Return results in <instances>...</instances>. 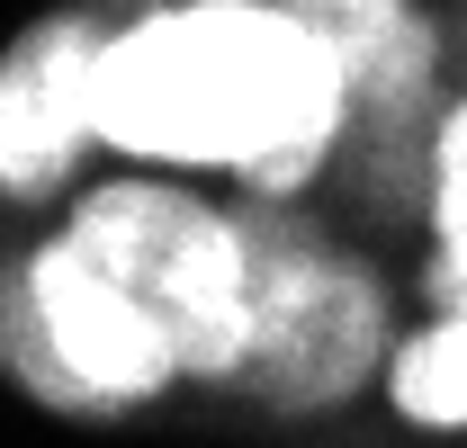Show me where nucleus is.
<instances>
[{
    "label": "nucleus",
    "mask_w": 467,
    "mask_h": 448,
    "mask_svg": "<svg viewBox=\"0 0 467 448\" xmlns=\"http://www.w3.org/2000/svg\"><path fill=\"white\" fill-rule=\"evenodd\" d=\"M117 18L72 9L27 27L0 55V188L9 198H46L72 153L99 135V55H109Z\"/></svg>",
    "instance_id": "nucleus-5"
},
{
    "label": "nucleus",
    "mask_w": 467,
    "mask_h": 448,
    "mask_svg": "<svg viewBox=\"0 0 467 448\" xmlns=\"http://www.w3.org/2000/svg\"><path fill=\"white\" fill-rule=\"evenodd\" d=\"M431 216H441V270L467 279V99L431 135Z\"/></svg>",
    "instance_id": "nucleus-8"
},
{
    "label": "nucleus",
    "mask_w": 467,
    "mask_h": 448,
    "mask_svg": "<svg viewBox=\"0 0 467 448\" xmlns=\"http://www.w3.org/2000/svg\"><path fill=\"white\" fill-rule=\"evenodd\" d=\"M63 242H81L153 314L180 377H243V350H252V233L234 216L135 170V179H99L72 207Z\"/></svg>",
    "instance_id": "nucleus-2"
},
{
    "label": "nucleus",
    "mask_w": 467,
    "mask_h": 448,
    "mask_svg": "<svg viewBox=\"0 0 467 448\" xmlns=\"http://www.w3.org/2000/svg\"><path fill=\"white\" fill-rule=\"evenodd\" d=\"M252 233V350H243V386L279 412H333L368 386L387 359V296L378 279L279 224H243Z\"/></svg>",
    "instance_id": "nucleus-4"
},
{
    "label": "nucleus",
    "mask_w": 467,
    "mask_h": 448,
    "mask_svg": "<svg viewBox=\"0 0 467 448\" xmlns=\"http://www.w3.org/2000/svg\"><path fill=\"white\" fill-rule=\"evenodd\" d=\"M0 368L36 403H63V412L144 403L180 377L153 314L81 242H46L0 279Z\"/></svg>",
    "instance_id": "nucleus-3"
},
{
    "label": "nucleus",
    "mask_w": 467,
    "mask_h": 448,
    "mask_svg": "<svg viewBox=\"0 0 467 448\" xmlns=\"http://www.w3.org/2000/svg\"><path fill=\"white\" fill-rule=\"evenodd\" d=\"M350 135L333 46L288 0H171L99 55V144L171 170H243L296 198Z\"/></svg>",
    "instance_id": "nucleus-1"
},
{
    "label": "nucleus",
    "mask_w": 467,
    "mask_h": 448,
    "mask_svg": "<svg viewBox=\"0 0 467 448\" xmlns=\"http://www.w3.org/2000/svg\"><path fill=\"white\" fill-rule=\"evenodd\" d=\"M387 386H396V412H405V422L467 431V341L450 332V323H431L422 341H405V350H396Z\"/></svg>",
    "instance_id": "nucleus-7"
},
{
    "label": "nucleus",
    "mask_w": 467,
    "mask_h": 448,
    "mask_svg": "<svg viewBox=\"0 0 467 448\" xmlns=\"http://www.w3.org/2000/svg\"><path fill=\"white\" fill-rule=\"evenodd\" d=\"M296 18L333 46L350 90V135L387 144V170L405 179V135L431 108V63H441V36L413 18V0H288Z\"/></svg>",
    "instance_id": "nucleus-6"
}]
</instances>
